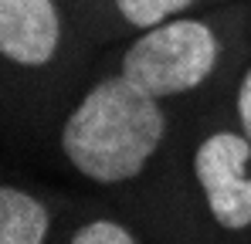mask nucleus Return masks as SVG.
<instances>
[{"instance_id":"f257e3e1","label":"nucleus","mask_w":251,"mask_h":244,"mask_svg":"<svg viewBox=\"0 0 251 244\" xmlns=\"http://www.w3.org/2000/svg\"><path fill=\"white\" fill-rule=\"evenodd\" d=\"M163 136L167 116L160 109V98L119 72L95 81L68 112L61 149L82 176L112 187L136 180L156 156Z\"/></svg>"},{"instance_id":"7ed1b4c3","label":"nucleus","mask_w":251,"mask_h":244,"mask_svg":"<svg viewBox=\"0 0 251 244\" xmlns=\"http://www.w3.org/2000/svg\"><path fill=\"white\" fill-rule=\"evenodd\" d=\"M194 176L217 227L251 231V139L245 132H210L194 153Z\"/></svg>"},{"instance_id":"6e6552de","label":"nucleus","mask_w":251,"mask_h":244,"mask_svg":"<svg viewBox=\"0 0 251 244\" xmlns=\"http://www.w3.org/2000/svg\"><path fill=\"white\" fill-rule=\"evenodd\" d=\"M234 109H238L241 132L251 139V68L245 72V78H241V85H238V102H234Z\"/></svg>"},{"instance_id":"0eeeda50","label":"nucleus","mask_w":251,"mask_h":244,"mask_svg":"<svg viewBox=\"0 0 251 244\" xmlns=\"http://www.w3.org/2000/svg\"><path fill=\"white\" fill-rule=\"evenodd\" d=\"M72 244H139V241L132 238V231H129L126 224L99 217V220L82 224V227L72 234Z\"/></svg>"},{"instance_id":"f03ea898","label":"nucleus","mask_w":251,"mask_h":244,"mask_svg":"<svg viewBox=\"0 0 251 244\" xmlns=\"http://www.w3.org/2000/svg\"><path fill=\"white\" fill-rule=\"evenodd\" d=\"M217 54L221 41L210 24L194 17H173L143 31L126 48L119 72L153 98H173L207 81L217 68Z\"/></svg>"},{"instance_id":"20e7f679","label":"nucleus","mask_w":251,"mask_h":244,"mask_svg":"<svg viewBox=\"0 0 251 244\" xmlns=\"http://www.w3.org/2000/svg\"><path fill=\"white\" fill-rule=\"evenodd\" d=\"M61 44L54 0H0V54L17 68H44Z\"/></svg>"},{"instance_id":"423d86ee","label":"nucleus","mask_w":251,"mask_h":244,"mask_svg":"<svg viewBox=\"0 0 251 244\" xmlns=\"http://www.w3.org/2000/svg\"><path fill=\"white\" fill-rule=\"evenodd\" d=\"M116 10L123 14V21L129 27L150 31L156 24H167L176 14H183L194 0H112Z\"/></svg>"},{"instance_id":"39448f33","label":"nucleus","mask_w":251,"mask_h":244,"mask_svg":"<svg viewBox=\"0 0 251 244\" xmlns=\"http://www.w3.org/2000/svg\"><path fill=\"white\" fill-rule=\"evenodd\" d=\"M51 214L34 194L3 183L0 187V244H44Z\"/></svg>"}]
</instances>
